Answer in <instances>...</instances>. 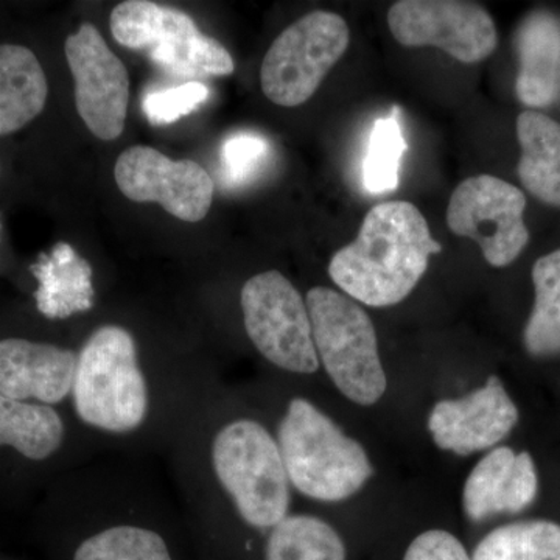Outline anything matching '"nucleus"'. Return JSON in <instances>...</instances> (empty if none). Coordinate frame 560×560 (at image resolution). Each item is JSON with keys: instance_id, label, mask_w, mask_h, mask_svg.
Here are the masks:
<instances>
[{"instance_id": "5701e85b", "label": "nucleus", "mask_w": 560, "mask_h": 560, "mask_svg": "<svg viewBox=\"0 0 560 560\" xmlns=\"http://www.w3.org/2000/svg\"><path fill=\"white\" fill-rule=\"evenodd\" d=\"M471 560H560V525L529 521L501 526L478 544Z\"/></svg>"}, {"instance_id": "f3484780", "label": "nucleus", "mask_w": 560, "mask_h": 560, "mask_svg": "<svg viewBox=\"0 0 560 560\" xmlns=\"http://www.w3.org/2000/svg\"><path fill=\"white\" fill-rule=\"evenodd\" d=\"M31 271L38 282L36 308L44 318L66 320L95 307L94 271L69 243H57L49 253L40 254Z\"/></svg>"}, {"instance_id": "9b49d317", "label": "nucleus", "mask_w": 560, "mask_h": 560, "mask_svg": "<svg viewBox=\"0 0 560 560\" xmlns=\"http://www.w3.org/2000/svg\"><path fill=\"white\" fill-rule=\"evenodd\" d=\"M66 60L75 81V105L84 125L101 140H116L124 132L130 102V77L102 33L83 22L68 36Z\"/></svg>"}, {"instance_id": "ddd939ff", "label": "nucleus", "mask_w": 560, "mask_h": 560, "mask_svg": "<svg viewBox=\"0 0 560 560\" xmlns=\"http://www.w3.org/2000/svg\"><path fill=\"white\" fill-rule=\"evenodd\" d=\"M518 420L517 407L499 377L455 400H441L430 412L434 444L445 452L467 456L503 441Z\"/></svg>"}, {"instance_id": "6ab92c4d", "label": "nucleus", "mask_w": 560, "mask_h": 560, "mask_svg": "<svg viewBox=\"0 0 560 560\" xmlns=\"http://www.w3.org/2000/svg\"><path fill=\"white\" fill-rule=\"evenodd\" d=\"M47 95L49 84L36 55L18 44H0V136L36 119Z\"/></svg>"}, {"instance_id": "1a4fd4ad", "label": "nucleus", "mask_w": 560, "mask_h": 560, "mask_svg": "<svg viewBox=\"0 0 560 560\" xmlns=\"http://www.w3.org/2000/svg\"><path fill=\"white\" fill-rule=\"evenodd\" d=\"M521 189L495 176L463 180L452 194L447 224L453 234L470 238L492 267L503 268L521 256L529 242Z\"/></svg>"}, {"instance_id": "f03ea898", "label": "nucleus", "mask_w": 560, "mask_h": 560, "mask_svg": "<svg viewBox=\"0 0 560 560\" xmlns=\"http://www.w3.org/2000/svg\"><path fill=\"white\" fill-rule=\"evenodd\" d=\"M58 504L81 523L70 560H176L183 504L149 459L95 456L66 475Z\"/></svg>"}, {"instance_id": "423d86ee", "label": "nucleus", "mask_w": 560, "mask_h": 560, "mask_svg": "<svg viewBox=\"0 0 560 560\" xmlns=\"http://www.w3.org/2000/svg\"><path fill=\"white\" fill-rule=\"evenodd\" d=\"M109 27L120 46L145 51L158 68L178 79L228 77L235 70L226 47L202 35L189 14L178 9L128 0L113 10Z\"/></svg>"}, {"instance_id": "20e7f679", "label": "nucleus", "mask_w": 560, "mask_h": 560, "mask_svg": "<svg viewBox=\"0 0 560 560\" xmlns=\"http://www.w3.org/2000/svg\"><path fill=\"white\" fill-rule=\"evenodd\" d=\"M272 434L291 489L305 499L320 503L348 500L374 474L363 445L307 397L287 400Z\"/></svg>"}, {"instance_id": "4468645a", "label": "nucleus", "mask_w": 560, "mask_h": 560, "mask_svg": "<svg viewBox=\"0 0 560 560\" xmlns=\"http://www.w3.org/2000/svg\"><path fill=\"white\" fill-rule=\"evenodd\" d=\"M79 348L10 337L0 340V394L69 410Z\"/></svg>"}, {"instance_id": "a878e982", "label": "nucleus", "mask_w": 560, "mask_h": 560, "mask_svg": "<svg viewBox=\"0 0 560 560\" xmlns=\"http://www.w3.org/2000/svg\"><path fill=\"white\" fill-rule=\"evenodd\" d=\"M205 83L189 81L167 90L151 91L143 97L142 108L151 125H171L195 113L209 101Z\"/></svg>"}, {"instance_id": "39448f33", "label": "nucleus", "mask_w": 560, "mask_h": 560, "mask_svg": "<svg viewBox=\"0 0 560 560\" xmlns=\"http://www.w3.org/2000/svg\"><path fill=\"white\" fill-rule=\"evenodd\" d=\"M305 304L319 366L348 399L363 407L377 404L388 383L370 315L327 287L308 290Z\"/></svg>"}, {"instance_id": "393cba45", "label": "nucleus", "mask_w": 560, "mask_h": 560, "mask_svg": "<svg viewBox=\"0 0 560 560\" xmlns=\"http://www.w3.org/2000/svg\"><path fill=\"white\" fill-rule=\"evenodd\" d=\"M270 153L267 140L256 132H235L221 145V176L228 186L248 183Z\"/></svg>"}, {"instance_id": "4be33fe9", "label": "nucleus", "mask_w": 560, "mask_h": 560, "mask_svg": "<svg viewBox=\"0 0 560 560\" xmlns=\"http://www.w3.org/2000/svg\"><path fill=\"white\" fill-rule=\"evenodd\" d=\"M534 311L525 327V346L533 355L560 352V249L547 254L533 268Z\"/></svg>"}, {"instance_id": "7ed1b4c3", "label": "nucleus", "mask_w": 560, "mask_h": 560, "mask_svg": "<svg viewBox=\"0 0 560 560\" xmlns=\"http://www.w3.org/2000/svg\"><path fill=\"white\" fill-rule=\"evenodd\" d=\"M441 250L415 205L382 202L364 217L359 237L331 257L329 275L350 300L390 307L410 296Z\"/></svg>"}, {"instance_id": "aec40b11", "label": "nucleus", "mask_w": 560, "mask_h": 560, "mask_svg": "<svg viewBox=\"0 0 560 560\" xmlns=\"http://www.w3.org/2000/svg\"><path fill=\"white\" fill-rule=\"evenodd\" d=\"M517 138L523 186L540 201L560 208V124L545 114L525 110L517 119Z\"/></svg>"}, {"instance_id": "6e6552de", "label": "nucleus", "mask_w": 560, "mask_h": 560, "mask_svg": "<svg viewBox=\"0 0 560 560\" xmlns=\"http://www.w3.org/2000/svg\"><path fill=\"white\" fill-rule=\"evenodd\" d=\"M349 43V27L340 14L323 10L305 14L280 33L265 55L261 91L275 105H304L341 60Z\"/></svg>"}, {"instance_id": "dca6fc26", "label": "nucleus", "mask_w": 560, "mask_h": 560, "mask_svg": "<svg viewBox=\"0 0 560 560\" xmlns=\"http://www.w3.org/2000/svg\"><path fill=\"white\" fill-rule=\"evenodd\" d=\"M537 471L529 453L499 447L474 467L463 490L464 511L470 521L495 514H517L537 495Z\"/></svg>"}, {"instance_id": "b1692460", "label": "nucleus", "mask_w": 560, "mask_h": 560, "mask_svg": "<svg viewBox=\"0 0 560 560\" xmlns=\"http://www.w3.org/2000/svg\"><path fill=\"white\" fill-rule=\"evenodd\" d=\"M408 143L400 125V108L375 120L370 147L363 161V186L371 195H382L399 187L400 165Z\"/></svg>"}, {"instance_id": "2eb2a0df", "label": "nucleus", "mask_w": 560, "mask_h": 560, "mask_svg": "<svg viewBox=\"0 0 560 560\" xmlns=\"http://www.w3.org/2000/svg\"><path fill=\"white\" fill-rule=\"evenodd\" d=\"M33 466L61 460L66 453L83 460L98 455L69 411L0 394V452Z\"/></svg>"}, {"instance_id": "9d476101", "label": "nucleus", "mask_w": 560, "mask_h": 560, "mask_svg": "<svg viewBox=\"0 0 560 560\" xmlns=\"http://www.w3.org/2000/svg\"><path fill=\"white\" fill-rule=\"evenodd\" d=\"M388 25L401 46L438 47L464 65L485 61L499 44L488 11L459 0H401L390 7Z\"/></svg>"}, {"instance_id": "412c9836", "label": "nucleus", "mask_w": 560, "mask_h": 560, "mask_svg": "<svg viewBox=\"0 0 560 560\" xmlns=\"http://www.w3.org/2000/svg\"><path fill=\"white\" fill-rule=\"evenodd\" d=\"M338 530L312 514H290L267 536L265 560H346Z\"/></svg>"}, {"instance_id": "0eeeda50", "label": "nucleus", "mask_w": 560, "mask_h": 560, "mask_svg": "<svg viewBox=\"0 0 560 560\" xmlns=\"http://www.w3.org/2000/svg\"><path fill=\"white\" fill-rule=\"evenodd\" d=\"M241 311L246 337L272 368L302 377L320 370L307 304L282 272L268 270L246 280Z\"/></svg>"}, {"instance_id": "f8f14e48", "label": "nucleus", "mask_w": 560, "mask_h": 560, "mask_svg": "<svg viewBox=\"0 0 560 560\" xmlns=\"http://www.w3.org/2000/svg\"><path fill=\"white\" fill-rule=\"evenodd\" d=\"M117 187L128 200L158 202L175 219L197 223L208 215L213 180L190 160L173 161L151 147L125 150L114 167Z\"/></svg>"}, {"instance_id": "f257e3e1", "label": "nucleus", "mask_w": 560, "mask_h": 560, "mask_svg": "<svg viewBox=\"0 0 560 560\" xmlns=\"http://www.w3.org/2000/svg\"><path fill=\"white\" fill-rule=\"evenodd\" d=\"M223 386L167 453L189 521L212 536L226 525L270 533L291 514V485L278 441L264 420L238 411Z\"/></svg>"}, {"instance_id": "a211bd4d", "label": "nucleus", "mask_w": 560, "mask_h": 560, "mask_svg": "<svg viewBox=\"0 0 560 560\" xmlns=\"http://www.w3.org/2000/svg\"><path fill=\"white\" fill-rule=\"evenodd\" d=\"M521 70L518 101L544 108L560 97V21L550 13H533L522 22L515 36Z\"/></svg>"}, {"instance_id": "bb28decb", "label": "nucleus", "mask_w": 560, "mask_h": 560, "mask_svg": "<svg viewBox=\"0 0 560 560\" xmlns=\"http://www.w3.org/2000/svg\"><path fill=\"white\" fill-rule=\"evenodd\" d=\"M404 560H471L469 552L453 534L430 529L411 541Z\"/></svg>"}]
</instances>
